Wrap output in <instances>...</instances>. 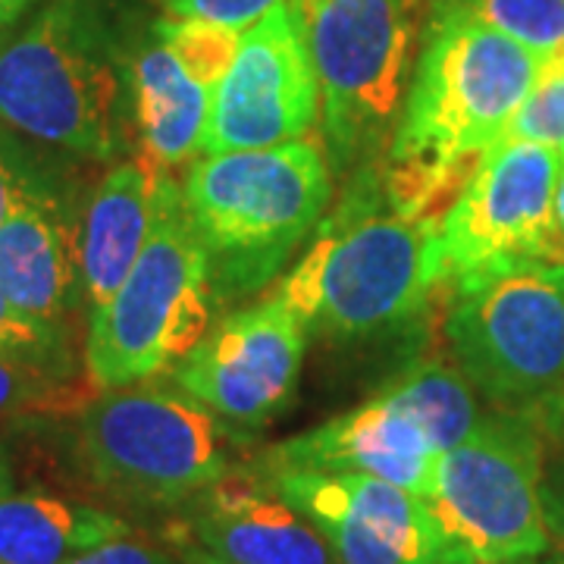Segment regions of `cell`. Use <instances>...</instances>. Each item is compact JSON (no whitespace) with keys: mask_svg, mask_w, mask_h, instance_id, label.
<instances>
[{"mask_svg":"<svg viewBox=\"0 0 564 564\" xmlns=\"http://www.w3.org/2000/svg\"><path fill=\"white\" fill-rule=\"evenodd\" d=\"M543 57L492 29L430 20L402 120L389 144V204L426 226L502 139L527 101Z\"/></svg>","mask_w":564,"mask_h":564,"instance_id":"6da1fadb","label":"cell"},{"mask_svg":"<svg viewBox=\"0 0 564 564\" xmlns=\"http://www.w3.org/2000/svg\"><path fill=\"white\" fill-rule=\"evenodd\" d=\"M135 47L104 0H44L0 25V122L110 161L129 144Z\"/></svg>","mask_w":564,"mask_h":564,"instance_id":"7a4b0ae2","label":"cell"},{"mask_svg":"<svg viewBox=\"0 0 564 564\" xmlns=\"http://www.w3.org/2000/svg\"><path fill=\"white\" fill-rule=\"evenodd\" d=\"M333 180L314 139L192 161L182 202L198 232L217 304L267 289L321 226Z\"/></svg>","mask_w":564,"mask_h":564,"instance_id":"3957f363","label":"cell"},{"mask_svg":"<svg viewBox=\"0 0 564 564\" xmlns=\"http://www.w3.org/2000/svg\"><path fill=\"white\" fill-rule=\"evenodd\" d=\"M248 433L185 389H98L76 411L73 462L98 492L132 508H182L236 470Z\"/></svg>","mask_w":564,"mask_h":564,"instance_id":"277c9868","label":"cell"},{"mask_svg":"<svg viewBox=\"0 0 564 564\" xmlns=\"http://www.w3.org/2000/svg\"><path fill=\"white\" fill-rule=\"evenodd\" d=\"M440 282L436 226L399 207L383 210L377 192H351L276 295L307 333L364 339L421 314Z\"/></svg>","mask_w":564,"mask_h":564,"instance_id":"5b68a950","label":"cell"},{"mask_svg":"<svg viewBox=\"0 0 564 564\" xmlns=\"http://www.w3.org/2000/svg\"><path fill=\"white\" fill-rule=\"evenodd\" d=\"M445 339L470 389L499 414L552 433L564 423V263L521 258L467 273Z\"/></svg>","mask_w":564,"mask_h":564,"instance_id":"8992f818","label":"cell"},{"mask_svg":"<svg viewBox=\"0 0 564 564\" xmlns=\"http://www.w3.org/2000/svg\"><path fill=\"white\" fill-rule=\"evenodd\" d=\"M217 292L173 173H161L151 236L122 285L91 311L85 370L95 389L151 380L202 343Z\"/></svg>","mask_w":564,"mask_h":564,"instance_id":"52a82bcc","label":"cell"},{"mask_svg":"<svg viewBox=\"0 0 564 564\" xmlns=\"http://www.w3.org/2000/svg\"><path fill=\"white\" fill-rule=\"evenodd\" d=\"M321 82L326 161L348 173L395 135L417 39V0H289Z\"/></svg>","mask_w":564,"mask_h":564,"instance_id":"ba28073f","label":"cell"},{"mask_svg":"<svg viewBox=\"0 0 564 564\" xmlns=\"http://www.w3.org/2000/svg\"><path fill=\"white\" fill-rule=\"evenodd\" d=\"M543 443L521 417H480L436 462L426 511L443 564H521L552 545L543 511Z\"/></svg>","mask_w":564,"mask_h":564,"instance_id":"9c48e42d","label":"cell"},{"mask_svg":"<svg viewBox=\"0 0 564 564\" xmlns=\"http://www.w3.org/2000/svg\"><path fill=\"white\" fill-rule=\"evenodd\" d=\"M558 166L555 148L496 141L436 229L443 282L521 258L562 263L555 232Z\"/></svg>","mask_w":564,"mask_h":564,"instance_id":"30bf717a","label":"cell"},{"mask_svg":"<svg viewBox=\"0 0 564 564\" xmlns=\"http://www.w3.org/2000/svg\"><path fill=\"white\" fill-rule=\"evenodd\" d=\"M321 82L295 7L280 0L242 35L239 57L210 98L204 154L254 151L311 139Z\"/></svg>","mask_w":564,"mask_h":564,"instance_id":"8fae6325","label":"cell"},{"mask_svg":"<svg viewBox=\"0 0 564 564\" xmlns=\"http://www.w3.org/2000/svg\"><path fill=\"white\" fill-rule=\"evenodd\" d=\"M307 329L280 295L214 323L176 367L173 380L245 433L270 423L302 377Z\"/></svg>","mask_w":564,"mask_h":564,"instance_id":"7c38bea8","label":"cell"},{"mask_svg":"<svg viewBox=\"0 0 564 564\" xmlns=\"http://www.w3.org/2000/svg\"><path fill=\"white\" fill-rule=\"evenodd\" d=\"M261 470L339 564H443V543L426 505L402 486L367 474Z\"/></svg>","mask_w":564,"mask_h":564,"instance_id":"4fadbf2b","label":"cell"},{"mask_svg":"<svg viewBox=\"0 0 564 564\" xmlns=\"http://www.w3.org/2000/svg\"><path fill=\"white\" fill-rule=\"evenodd\" d=\"M180 511L170 540L217 564H339L263 470H232Z\"/></svg>","mask_w":564,"mask_h":564,"instance_id":"5bb4252c","label":"cell"},{"mask_svg":"<svg viewBox=\"0 0 564 564\" xmlns=\"http://www.w3.org/2000/svg\"><path fill=\"white\" fill-rule=\"evenodd\" d=\"M440 455L443 452L423 433L421 423L380 392L343 417H333L270 448L261 467L367 474L426 499L436 480Z\"/></svg>","mask_w":564,"mask_h":564,"instance_id":"9a60e30c","label":"cell"},{"mask_svg":"<svg viewBox=\"0 0 564 564\" xmlns=\"http://www.w3.org/2000/svg\"><path fill=\"white\" fill-rule=\"evenodd\" d=\"M0 292L25 317L61 329L82 295L79 223L39 180L0 223Z\"/></svg>","mask_w":564,"mask_h":564,"instance_id":"2e32d148","label":"cell"},{"mask_svg":"<svg viewBox=\"0 0 564 564\" xmlns=\"http://www.w3.org/2000/svg\"><path fill=\"white\" fill-rule=\"evenodd\" d=\"M161 173L166 170L148 158L117 163L98 182L85 207L79 223V263L82 295L91 311L120 289L132 263L139 261L154 226Z\"/></svg>","mask_w":564,"mask_h":564,"instance_id":"e0dca14e","label":"cell"},{"mask_svg":"<svg viewBox=\"0 0 564 564\" xmlns=\"http://www.w3.org/2000/svg\"><path fill=\"white\" fill-rule=\"evenodd\" d=\"M210 98L214 91L182 69L151 25L132 61V113L144 158L166 173L195 161L204 148Z\"/></svg>","mask_w":564,"mask_h":564,"instance_id":"ac0fdd59","label":"cell"},{"mask_svg":"<svg viewBox=\"0 0 564 564\" xmlns=\"http://www.w3.org/2000/svg\"><path fill=\"white\" fill-rule=\"evenodd\" d=\"M122 533H129L126 521L95 505L0 492V564H66Z\"/></svg>","mask_w":564,"mask_h":564,"instance_id":"d6986e66","label":"cell"},{"mask_svg":"<svg viewBox=\"0 0 564 564\" xmlns=\"http://www.w3.org/2000/svg\"><path fill=\"white\" fill-rule=\"evenodd\" d=\"M383 392L421 423L423 433L440 452L455 448L480 423V408L470 392V383L452 364H411Z\"/></svg>","mask_w":564,"mask_h":564,"instance_id":"ffe728a7","label":"cell"},{"mask_svg":"<svg viewBox=\"0 0 564 564\" xmlns=\"http://www.w3.org/2000/svg\"><path fill=\"white\" fill-rule=\"evenodd\" d=\"M430 20L477 22L540 57L564 44V0H433Z\"/></svg>","mask_w":564,"mask_h":564,"instance_id":"44dd1931","label":"cell"},{"mask_svg":"<svg viewBox=\"0 0 564 564\" xmlns=\"http://www.w3.org/2000/svg\"><path fill=\"white\" fill-rule=\"evenodd\" d=\"M88 399L66 364L0 355V414H76Z\"/></svg>","mask_w":564,"mask_h":564,"instance_id":"7402d4cb","label":"cell"},{"mask_svg":"<svg viewBox=\"0 0 564 564\" xmlns=\"http://www.w3.org/2000/svg\"><path fill=\"white\" fill-rule=\"evenodd\" d=\"M158 39L170 47V54L192 79L207 91H217L226 79L242 47V29L214 20H185V17H163L154 22Z\"/></svg>","mask_w":564,"mask_h":564,"instance_id":"603a6c76","label":"cell"},{"mask_svg":"<svg viewBox=\"0 0 564 564\" xmlns=\"http://www.w3.org/2000/svg\"><path fill=\"white\" fill-rule=\"evenodd\" d=\"M499 141H533L564 154V44L545 54L527 101Z\"/></svg>","mask_w":564,"mask_h":564,"instance_id":"cb8c5ba5","label":"cell"},{"mask_svg":"<svg viewBox=\"0 0 564 564\" xmlns=\"http://www.w3.org/2000/svg\"><path fill=\"white\" fill-rule=\"evenodd\" d=\"M63 333L44 323L25 317L0 292V355H20V358H39V361H61Z\"/></svg>","mask_w":564,"mask_h":564,"instance_id":"d4e9b609","label":"cell"},{"mask_svg":"<svg viewBox=\"0 0 564 564\" xmlns=\"http://www.w3.org/2000/svg\"><path fill=\"white\" fill-rule=\"evenodd\" d=\"M166 17L185 20H214L236 25L248 32L258 20H263L280 0H158Z\"/></svg>","mask_w":564,"mask_h":564,"instance_id":"484cf974","label":"cell"},{"mask_svg":"<svg viewBox=\"0 0 564 564\" xmlns=\"http://www.w3.org/2000/svg\"><path fill=\"white\" fill-rule=\"evenodd\" d=\"M66 564H185L173 552H166L163 545L148 543V540H132L129 533H122L117 540L95 545L88 552L76 555Z\"/></svg>","mask_w":564,"mask_h":564,"instance_id":"4316f807","label":"cell"},{"mask_svg":"<svg viewBox=\"0 0 564 564\" xmlns=\"http://www.w3.org/2000/svg\"><path fill=\"white\" fill-rule=\"evenodd\" d=\"M543 511L549 540L564 562V455L543 470Z\"/></svg>","mask_w":564,"mask_h":564,"instance_id":"83f0119b","label":"cell"},{"mask_svg":"<svg viewBox=\"0 0 564 564\" xmlns=\"http://www.w3.org/2000/svg\"><path fill=\"white\" fill-rule=\"evenodd\" d=\"M32 180L35 176L17 161V151L0 139V223L10 217V210L25 195V188L32 185Z\"/></svg>","mask_w":564,"mask_h":564,"instance_id":"f1b7e54d","label":"cell"},{"mask_svg":"<svg viewBox=\"0 0 564 564\" xmlns=\"http://www.w3.org/2000/svg\"><path fill=\"white\" fill-rule=\"evenodd\" d=\"M555 232H558V251L564 263V154L558 166V182H555Z\"/></svg>","mask_w":564,"mask_h":564,"instance_id":"f546056e","label":"cell"},{"mask_svg":"<svg viewBox=\"0 0 564 564\" xmlns=\"http://www.w3.org/2000/svg\"><path fill=\"white\" fill-rule=\"evenodd\" d=\"M39 0H0V25L20 20L22 13H29Z\"/></svg>","mask_w":564,"mask_h":564,"instance_id":"4dcf8cb0","label":"cell"},{"mask_svg":"<svg viewBox=\"0 0 564 564\" xmlns=\"http://www.w3.org/2000/svg\"><path fill=\"white\" fill-rule=\"evenodd\" d=\"M176 549H180V558L185 564H217V562H214V558H207V555H202L198 549H192V545L176 543Z\"/></svg>","mask_w":564,"mask_h":564,"instance_id":"1f68e13d","label":"cell"},{"mask_svg":"<svg viewBox=\"0 0 564 564\" xmlns=\"http://www.w3.org/2000/svg\"><path fill=\"white\" fill-rule=\"evenodd\" d=\"M524 564H527V562H524ZM543 564H564V562H562V558H558V562H543Z\"/></svg>","mask_w":564,"mask_h":564,"instance_id":"d6a6232c","label":"cell"}]
</instances>
